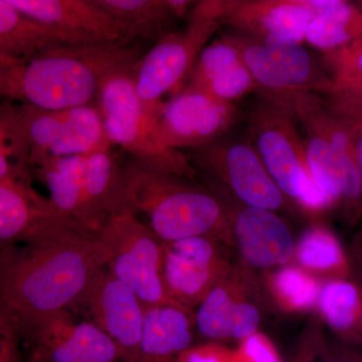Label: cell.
I'll return each instance as SVG.
<instances>
[{
    "mask_svg": "<svg viewBox=\"0 0 362 362\" xmlns=\"http://www.w3.org/2000/svg\"><path fill=\"white\" fill-rule=\"evenodd\" d=\"M144 54L122 40L54 47L9 69L4 98L42 110L96 105L103 86Z\"/></svg>",
    "mask_w": 362,
    "mask_h": 362,
    "instance_id": "2",
    "label": "cell"
},
{
    "mask_svg": "<svg viewBox=\"0 0 362 362\" xmlns=\"http://www.w3.org/2000/svg\"><path fill=\"white\" fill-rule=\"evenodd\" d=\"M323 100L328 109L349 126L354 138L357 164L362 175V105L335 98L325 97Z\"/></svg>",
    "mask_w": 362,
    "mask_h": 362,
    "instance_id": "33",
    "label": "cell"
},
{
    "mask_svg": "<svg viewBox=\"0 0 362 362\" xmlns=\"http://www.w3.org/2000/svg\"><path fill=\"white\" fill-rule=\"evenodd\" d=\"M194 313L175 306L146 308L144 331L136 362H180L194 345Z\"/></svg>",
    "mask_w": 362,
    "mask_h": 362,
    "instance_id": "23",
    "label": "cell"
},
{
    "mask_svg": "<svg viewBox=\"0 0 362 362\" xmlns=\"http://www.w3.org/2000/svg\"><path fill=\"white\" fill-rule=\"evenodd\" d=\"M324 96L362 105V78L346 82H331Z\"/></svg>",
    "mask_w": 362,
    "mask_h": 362,
    "instance_id": "37",
    "label": "cell"
},
{
    "mask_svg": "<svg viewBox=\"0 0 362 362\" xmlns=\"http://www.w3.org/2000/svg\"><path fill=\"white\" fill-rule=\"evenodd\" d=\"M329 68L331 82H346L362 78V35L335 51L323 54Z\"/></svg>",
    "mask_w": 362,
    "mask_h": 362,
    "instance_id": "32",
    "label": "cell"
},
{
    "mask_svg": "<svg viewBox=\"0 0 362 362\" xmlns=\"http://www.w3.org/2000/svg\"><path fill=\"white\" fill-rule=\"evenodd\" d=\"M225 206L232 223L233 240L247 266L268 269L292 261L294 238L280 216L245 204L235 211Z\"/></svg>",
    "mask_w": 362,
    "mask_h": 362,
    "instance_id": "20",
    "label": "cell"
},
{
    "mask_svg": "<svg viewBox=\"0 0 362 362\" xmlns=\"http://www.w3.org/2000/svg\"><path fill=\"white\" fill-rule=\"evenodd\" d=\"M180 362H239L237 354L218 343L192 345L181 354Z\"/></svg>",
    "mask_w": 362,
    "mask_h": 362,
    "instance_id": "35",
    "label": "cell"
},
{
    "mask_svg": "<svg viewBox=\"0 0 362 362\" xmlns=\"http://www.w3.org/2000/svg\"><path fill=\"white\" fill-rule=\"evenodd\" d=\"M294 258L304 270L329 279H351V259L330 230L314 226L295 245Z\"/></svg>",
    "mask_w": 362,
    "mask_h": 362,
    "instance_id": "27",
    "label": "cell"
},
{
    "mask_svg": "<svg viewBox=\"0 0 362 362\" xmlns=\"http://www.w3.org/2000/svg\"><path fill=\"white\" fill-rule=\"evenodd\" d=\"M28 18L90 42L123 40L120 26L96 0H8Z\"/></svg>",
    "mask_w": 362,
    "mask_h": 362,
    "instance_id": "21",
    "label": "cell"
},
{
    "mask_svg": "<svg viewBox=\"0 0 362 362\" xmlns=\"http://www.w3.org/2000/svg\"><path fill=\"white\" fill-rule=\"evenodd\" d=\"M185 153L195 169L220 180L245 206L274 213L284 209L287 197L269 175L252 142L223 137Z\"/></svg>",
    "mask_w": 362,
    "mask_h": 362,
    "instance_id": "11",
    "label": "cell"
},
{
    "mask_svg": "<svg viewBox=\"0 0 362 362\" xmlns=\"http://www.w3.org/2000/svg\"><path fill=\"white\" fill-rule=\"evenodd\" d=\"M99 233L0 251V321L16 333L40 318L73 311L107 265Z\"/></svg>",
    "mask_w": 362,
    "mask_h": 362,
    "instance_id": "1",
    "label": "cell"
},
{
    "mask_svg": "<svg viewBox=\"0 0 362 362\" xmlns=\"http://www.w3.org/2000/svg\"><path fill=\"white\" fill-rule=\"evenodd\" d=\"M238 119L235 105L183 88L164 102L157 125L166 146L185 152L221 139Z\"/></svg>",
    "mask_w": 362,
    "mask_h": 362,
    "instance_id": "15",
    "label": "cell"
},
{
    "mask_svg": "<svg viewBox=\"0 0 362 362\" xmlns=\"http://www.w3.org/2000/svg\"><path fill=\"white\" fill-rule=\"evenodd\" d=\"M259 86L247 70L244 62L221 74L211 81L201 92L221 101L233 103L250 93L259 90Z\"/></svg>",
    "mask_w": 362,
    "mask_h": 362,
    "instance_id": "31",
    "label": "cell"
},
{
    "mask_svg": "<svg viewBox=\"0 0 362 362\" xmlns=\"http://www.w3.org/2000/svg\"><path fill=\"white\" fill-rule=\"evenodd\" d=\"M190 180L129 158L123 162L125 202L163 242L204 237L233 246L232 223L225 204Z\"/></svg>",
    "mask_w": 362,
    "mask_h": 362,
    "instance_id": "3",
    "label": "cell"
},
{
    "mask_svg": "<svg viewBox=\"0 0 362 362\" xmlns=\"http://www.w3.org/2000/svg\"><path fill=\"white\" fill-rule=\"evenodd\" d=\"M349 256L351 259L352 270L356 276V282L361 287L362 294V235L354 240Z\"/></svg>",
    "mask_w": 362,
    "mask_h": 362,
    "instance_id": "39",
    "label": "cell"
},
{
    "mask_svg": "<svg viewBox=\"0 0 362 362\" xmlns=\"http://www.w3.org/2000/svg\"><path fill=\"white\" fill-rule=\"evenodd\" d=\"M114 147L49 159L33 173L49 192L52 206L71 220L99 233L114 214L126 209L123 162Z\"/></svg>",
    "mask_w": 362,
    "mask_h": 362,
    "instance_id": "5",
    "label": "cell"
},
{
    "mask_svg": "<svg viewBox=\"0 0 362 362\" xmlns=\"http://www.w3.org/2000/svg\"><path fill=\"white\" fill-rule=\"evenodd\" d=\"M16 335L47 362H122L115 343L103 331L88 320L77 322L71 311L40 317Z\"/></svg>",
    "mask_w": 362,
    "mask_h": 362,
    "instance_id": "17",
    "label": "cell"
},
{
    "mask_svg": "<svg viewBox=\"0 0 362 362\" xmlns=\"http://www.w3.org/2000/svg\"><path fill=\"white\" fill-rule=\"evenodd\" d=\"M9 69H2V70H0V100L4 98V84H6L7 71Z\"/></svg>",
    "mask_w": 362,
    "mask_h": 362,
    "instance_id": "42",
    "label": "cell"
},
{
    "mask_svg": "<svg viewBox=\"0 0 362 362\" xmlns=\"http://www.w3.org/2000/svg\"><path fill=\"white\" fill-rule=\"evenodd\" d=\"M317 306L340 341L362 346V294L356 280H326L321 285Z\"/></svg>",
    "mask_w": 362,
    "mask_h": 362,
    "instance_id": "25",
    "label": "cell"
},
{
    "mask_svg": "<svg viewBox=\"0 0 362 362\" xmlns=\"http://www.w3.org/2000/svg\"><path fill=\"white\" fill-rule=\"evenodd\" d=\"M120 26L122 42L141 44L157 42L175 32L176 21L185 18L192 7L190 0H96Z\"/></svg>",
    "mask_w": 362,
    "mask_h": 362,
    "instance_id": "22",
    "label": "cell"
},
{
    "mask_svg": "<svg viewBox=\"0 0 362 362\" xmlns=\"http://www.w3.org/2000/svg\"><path fill=\"white\" fill-rule=\"evenodd\" d=\"M218 244L204 237L163 242L164 285L169 296L183 310L194 313L209 291L232 269Z\"/></svg>",
    "mask_w": 362,
    "mask_h": 362,
    "instance_id": "16",
    "label": "cell"
},
{
    "mask_svg": "<svg viewBox=\"0 0 362 362\" xmlns=\"http://www.w3.org/2000/svg\"><path fill=\"white\" fill-rule=\"evenodd\" d=\"M26 362H47L45 361V356H42L40 352L35 351L33 350L32 354H30V358Z\"/></svg>",
    "mask_w": 362,
    "mask_h": 362,
    "instance_id": "43",
    "label": "cell"
},
{
    "mask_svg": "<svg viewBox=\"0 0 362 362\" xmlns=\"http://www.w3.org/2000/svg\"><path fill=\"white\" fill-rule=\"evenodd\" d=\"M96 233L59 213L32 180H0V249Z\"/></svg>",
    "mask_w": 362,
    "mask_h": 362,
    "instance_id": "12",
    "label": "cell"
},
{
    "mask_svg": "<svg viewBox=\"0 0 362 362\" xmlns=\"http://www.w3.org/2000/svg\"><path fill=\"white\" fill-rule=\"evenodd\" d=\"M250 285L238 270L230 271L209 291L194 311V325L209 340L242 341L258 332L261 314L250 301Z\"/></svg>",
    "mask_w": 362,
    "mask_h": 362,
    "instance_id": "19",
    "label": "cell"
},
{
    "mask_svg": "<svg viewBox=\"0 0 362 362\" xmlns=\"http://www.w3.org/2000/svg\"><path fill=\"white\" fill-rule=\"evenodd\" d=\"M74 312L84 314L115 343L122 362L137 361L146 308L107 267L98 273Z\"/></svg>",
    "mask_w": 362,
    "mask_h": 362,
    "instance_id": "14",
    "label": "cell"
},
{
    "mask_svg": "<svg viewBox=\"0 0 362 362\" xmlns=\"http://www.w3.org/2000/svg\"><path fill=\"white\" fill-rule=\"evenodd\" d=\"M21 63L20 61H16L11 57L6 56V54H2L0 52V70L2 69H9L13 68V66L18 65V64Z\"/></svg>",
    "mask_w": 362,
    "mask_h": 362,
    "instance_id": "41",
    "label": "cell"
},
{
    "mask_svg": "<svg viewBox=\"0 0 362 362\" xmlns=\"http://www.w3.org/2000/svg\"><path fill=\"white\" fill-rule=\"evenodd\" d=\"M247 114L250 137L281 192L311 214L334 209L317 187L307 162L303 136L284 93L258 90Z\"/></svg>",
    "mask_w": 362,
    "mask_h": 362,
    "instance_id": "6",
    "label": "cell"
},
{
    "mask_svg": "<svg viewBox=\"0 0 362 362\" xmlns=\"http://www.w3.org/2000/svg\"><path fill=\"white\" fill-rule=\"evenodd\" d=\"M92 44L70 33L54 30L28 18L8 0H0V52L16 61L25 62L54 47Z\"/></svg>",
    "mask_w": 362,
    "mask_h": 362,
    "instance_id": "24",
    "label": "cell"
},
{
    "mask_svg": "<svg viewBox=\"0 0 362 362\" xmlns=\"http://www.w3.org/2000/svg\"><path fill=\"white\" fill-rule=\"evenodd\" d=\"M20 108L33 169L49 159L83 156L112 146L96 105L42 110L20 104Z\"/></svg>",
    "mask_w": 362,
    "mask_h": 362,
    "instance_id": "10",
    "label": "cell"
},
{
    "mask_svg": "<svg viewBox=\"0 0 362 362\" xmlns=\"http://www.w3.org/2000/svg\"><path fill=\"white\" fill-rule=\"evenodd\" d=\"M269 286L274 299L287 311L311 310L318 302L321 286L309 272L286 266L272 274Z\"/></svg>",
    "mask_w": 362,
    "mask_h": 362,
    "instance_id": "29",
    "label": "cell"
},
{
    "mask_svg": "<svg viewBox=\"0 0 362 362\" xmlns=\"http://www.w3.org/2000/svg\"><path fill=\"white\" fill-rule=\"evenodd\" d=\"M235 354L239 362H283L273 343L259 332L242 340Z\"/></svg>",
    "mask_w": 362,
    "mask_h": 362,
    "instance_id": "34",
    "label": "cell"
},
{
    "mask_svg": "<svg viewBox=\"0 0 362 362\" xmlns=\"http://www.w3.org/2000/svg\"><path fill=\"white\" fill-rule=\"evenodd\" d=\"M99 238L106 247L107 269L132 290L145 308L178 307L163 282V240L132 209L126 207L112 216Z\"/></svg>",
    "mask_w": 362,
    "mask_h": 362,
    "instance_id": "9",
    "label": "cell"
},
{
    "mask_svg": "<svg viewBox=\"0 0 362 362\" xmlns=\"http://www.w3.org/2000/svg\"><path fill=\"white\" fill-rule=\"evenodd\" d=\"M323 362H362V346L342 341L324 344Z\"/></svg>",
    "mask_w": 362,
    "mask_h": 362,
    "instance_id": "36",
    "label": "cell"
},
{
    "mask_svg": "<svg viewBox=\"0 0 362 362\" xmlns=\"http://www.w3.org/2000/svg\"><path fill=\"white\" fill-rule=\"evenodd\" d=\"M325 342L322 339L314 340L308 349L303 350V352L298 354L296 358L293 362H312L317 356L322 354L323 347Z\"/></svg>",
    "mask_w": 362,
    "mask_h": 362,
    "instance_id": "40",
    "label": "cell"
},
{
    "mask_svg": "<svg viewBox=\"0 0 362 362\" xmlns=\"http://www.w3.org/2000/svg\"><path fill=\"white\" fill-rule=\"evenodd\" d=\"M362 35V1L331 0L309 23L305 40L325 54L345 47Z\"/></svg>",
    "mask_w": 362,
    "mask_h": 362,
    "instance_id": "26",
    "label": "cell"
},
{
    "mask_svg": "<svg viewBox=\"0 0 362 362\" xmlns=\"http://www.w3.org/2000/svg\"><path fill=\"white\" fill-rule=\"evenodd\" d=\"M239 51L225 37L214 40L202 49L195 62L185 88L202 90L214 78L242 63Z\"/></svg>",
    "mask_w": 362,
    "mask_h": 362,
    "instance_id": "30",
    "label": "cell"
},
{
    "mask_svg": "<svg viewBox=\"0 0 362 362\" xmlns=\"http://www.w3.org/2000/svg\"><path fill=\"white\" fill-rule=\"evenodd\" d=\"M303 136L307 162L317 187L349 223L362 214V175L349 126L332 113L320 95L284 93Z\"/></svg>",
    "mask_w": 362,
    "mask_h": 362,
    "instance_id": "4",
    "label": "cell"
},
{
    "mask_svg": "<svg viewBox=\"0 0 362 362\" xmlns=\"http://www.w3.org/2000/svg\"><path fill=\"white\" fill-rule=\"evenodd\" d=\"M18 343L20 338L7 331L4 324L0 321V362H20Z\"/></svg>",
    "mask_w": 362,
    "mask_h": 362,
    "instance_id": "38",
    "label": "cell"
},
{
    "mask_svg": "<svg viewBox=\"0 0 362 362\" xmlns=\"http://www.w3.org/2000/svg\"><path fill=\"white\" fill-rule=\"evenodd\" d=\"M30 146L20 104L0 100V180H32Z\"/></svg>",
    "mask_w": 362,
    "mask_h": 362,
    "instance_id": "28",
    "label": "cell"
},
{
    "mask_svg": "<svg viewBox=\"0 0 362 362\" xmlns=\"http://www.w3.org/2000/svg\"><path fill=\"white\" fill-rule=\"evenodd\" d=\"M331 0H223L221 25L265 42L301 44L309 23Z\"/></svg>",
    "mask_w": 362,
    "mask_h": 362,
    "instance_id": "18",
    "label": "cell"
},
{
    "mask_svg": "<svg viewBox=\"0 0 362 362\" xmlns=\"http://www.w3.org/2000/svg\"><path fill=\"white\" fill-rule=\"evenodd\" d=\"M223 11V0L195 2L185 32L169 33L143 54L133 80L145 106L161 110L168 93L182 90L202 49L220 28Z\"/></svg>",
    "mask_w": 362,
    "mask_h": 362,
    "instance_id": "8",
    "label": "cell"
},
{
    "mask_svg": "<svg viewBox=\"0 0 362 362\" xmlns=\"http://www.w3.org/2000/svg\"><path fill=\"white\" fill-rule=\"evenodd\" d=\"M134 70L111 78L98 97L96 106L109 142L150 168L194 180L197 169L185 152L170 148L162 141L157 125L161 110H152L138 97L133 80Z\"/></svg>",
    "mask_w": 362,
    "mask_h": 362,
    "instance_id": "7",
    "label": "cell"
},
{
    "mask_svg": "<svg viewBox=\"0 0 362 362\" xmlns=\"http://www.w3.org/2000/svg\"><path fill=\"white\" fill-rule=\"evenodd\" d=\"M226 37L237 47L259 90L324 95L329 89L330 76L301 44L261 42L240 33Z\"/></svg>",
    "mask_w": 362,
    "mask_h": 362,
    "instance_id": "13",
    "label": "cell"
}]
</instances>
